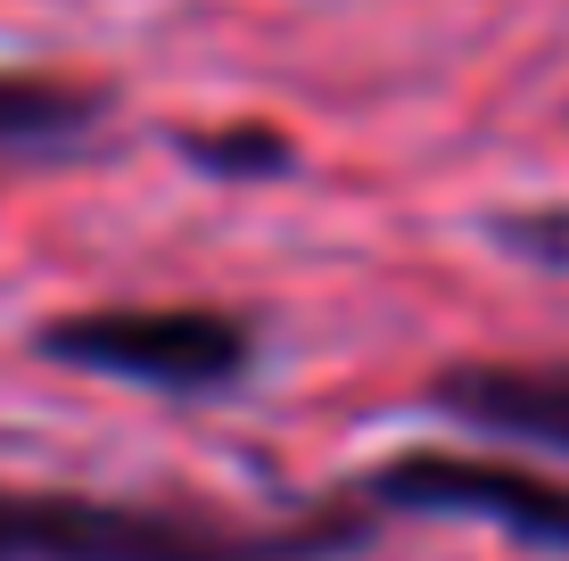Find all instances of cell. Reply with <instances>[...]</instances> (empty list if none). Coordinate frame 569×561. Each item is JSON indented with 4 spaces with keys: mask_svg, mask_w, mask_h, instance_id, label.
<instances>
[{
    "mask_svg": "<svg viewBox=\"0 0 569 561\" xmlns=\"http://www.w3.org/2000/svg\"><path fill=\"white\" fill-rule=\"evenodd\" d=\"M487 240H496L503 257L537 264V273H569V199L503 207V216H487Z\"/></svg>",
    "mask_w": 569,
    "mask_h": 561,
    "instance_id": "8992f818",
    "label": "cell"
},
{
    "mask_svg": "<svg viewBox=\"0 0 569 561\" xmlns=\"http://www.w3.org/2000/svg\"><path fill=\"white\" fill-rule=\"evenodd\" d=\"M371 495H380L388 512L487 520V529L520 537V545H537V553H569V479L520 471V462L413 447V454H388L380 471H371Z\"/></svg>",
    "mask_w": 569,
    "mask_h": 561,
    "instance_id": "3957f363",
    "label": "cell"
},
{
    "mask_svg": "<svg viewBox=\"0 0 569 561\" xmlns=\"http://www.w3.org/2000/svg\"><path fill=\"white\" fill-rule=\"evenodd\" d=\"M182 158L223 173V182H257V173H281L289 166V141L264 124H231V132H182Z\"/></svg>",
    "mask_w": 569,
    "mask_h": 561,
    "instance_id": "52a82bcc",
    "label": "cell"
},
{
    "mask_svg": "<svg viewBox=\"0 0 569 561\" xmlns=\"http://www.w3.org/2000/svg\"><path fill=\"white\" fill-rule=\"evenodd\" d=\"M100 108L108 100L91 83L0 67V158H50V149H74L91 124H100Z\"/></svg>",
    "mask_w": 569,
    "mask_h": 561,
    "instance_id": "5b68a950",
    "label": "cell"
},
{
    "mask_svg": "<svg viewBox=\"0 0 569 561\" xmlns=\"http://www.w3.org/2000/svg\"><path fill=\"white\" fill-rule=\"evenodd\" d=\"M33 347L67 372L132 380L157 397H214L257 363V331L223 305H83V314L42 322Z\"/></svg>",
    "mask_w": 569,
    "mask_h": 561,
    "instance_id": "7a4b0ae2",
    "label": "cell"
},
{
    "mask_svg": "<svg viewBox=\"0 0 569 561\" xmlns=\"http://www.w3.org/2000/svg\"><path fill=\"white\" fill-rule=\"evenodd\" d=\"M356 529H223L100 495H9L0 488V561H313Z\"/></svg>",
    "mask_w": 569,
    "mask_h": 561,
    "instance_id": "6da1fadb",
    "label": "cell"
},
{
    "mask_svg": "<svg viewBox=\"0 0 569 561\" xmlns=\"http://www.w3.org/2000/svg\"><path fill=\"white\" fill-rule=\"evenodd\" d=\"M429 404L487 438H528V447L569 454V363H455L429 389Z\"/></svg>",
    "mask_w": 569,
    "mask_h": 561,
    "instance_id": "277c9868",
    "label": "cell"
}]
</instances>
